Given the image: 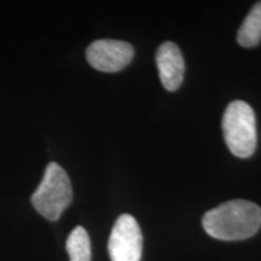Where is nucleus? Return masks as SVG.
Instances as JSON below:
<instances>
[{"mask_svg": "<svg viewBox=\"0 0 261 261\" xmlns=\"http://www.w3.org/2000/svg\"><path fill=\"white\" fill-rule=\"evenodd\" d=\"M204 231L221 241H242L252 237L261 227V208L246 200H232L204 214Z\"/></svg>", "mask_w": 261, "mask_h": 261, "instance_id": "1", "label": "nucleus"}, {"mask_svg": "<svg viewBox=\"0 0 261 261\" xmlns=\"http://www.w3.org/2000/svg\"><path fill=\"white\" fill-rule=\"evenodd\" d=\"M32 204L47 220L57 221L73 201V189L67 172L56 162L48 163Z\"/></svg>", "mask_w": 261, "mask_h": 261, "instance_id": "2", "label": "nucleus"}, {"mask_svg": "<svg viewBox=\"0 0 261 261\" xmlns=\"http://www.w3.org/2000/svg\"><path fill=\"white\" fill-rule=\"evenodd\" d=\"M224 139L228 150L240 159L250 158L256 149V120L253 108L243 100L228 104L223 116Z\"/></svg>", "mask_w": 261, "mask_h": 261, "instance_id": "3", "label": "nucleus"}, {"mask_svg": "<svg viewBox=\"0 0 261 261\" xmlns=\"http://www.w3.org/2000/svg\"><path fill=\"white\" fill-rule=\"evenodd\" d=\"M108 252L112 261H140L143 252V234L132 215L122 214L114 224Z\"/></svg>", "mask_w": 261, "mask_h": 261, "instance_id": "4", "label": "nucleus"}, {"mask_svg": "<svg viewBox=\"0 0 261 261\" xmlns=\"http://www.w3.org/2000/svg\"><path fill=\"white\" fill-rule=\"evenodd\" d=\"M135 50L126 41L100 39L87 47V62L94 69L104 73H116L122 70L132 61Z\"/></svg>", "mask_w": 261, "mask_h": 261, "instance_id": "5", "label": "nucleus"}, {"mask_svg": "<svg viewBox=\"0 0 261 261\" xmlns=\"http://www.w3.org/2000/svg\"><path fill=\"white\" fill-rule=\"evenodd\" d=\"M160 79L169 92L177 91L182 83L185 73V63L180 48L172 41L163 42L156 54Z\"/></svg>", "mask_w": 261, "mask_h": 261, "instance_id": "6", "label": "nucleus"}, {"mask_svg": "<svg viewBox=\"0 0 261 261\" xmlns=\"http://www.w3.org/2000/svg\"><path fill=\"white\" fill-rule=\"evenodd\" d=\"M237 41L243 47H254L261 41V2L253 5L238 29Z\"/></svg>", "mask_w": 261, "mask_h": 261, "instance_id": "7", "label": "nucleus"}, {"mask_svg": "<svg viewBox=\"0 0 261 261\" xmlns=\"http://www.w3.org/2000/svg\"><path fill=\"white\" fill-rule=\"evenodd\" d=\"M67 252L70 261H91V242L87 231L76 226L67 240Z\"/></svg>", "mask_w": 261, "mask_h": 261, "instance_id": "8", "label": "nucleus"}]
</instances>
